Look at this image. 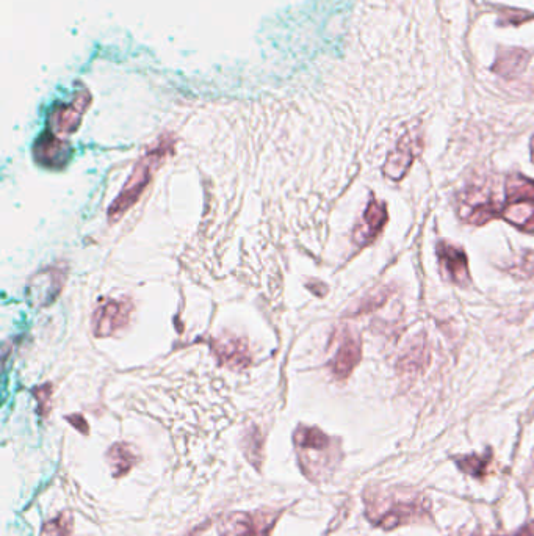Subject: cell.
<instances>
[{
  "label": "cell",
  "instance_id": "obj_2",
  "mask_svg": "<svg viewBox=\"0 0 534 536\" xmlns=\"http://www.w3.org/2000/svg\"><path fill=\"white\" fill-rule=\"evenodd\" d=\"M423 513L422 500L417 496L406 494H384L372 496L367 500V515L375 524L384 529L398 527L403 522H409L414 516Z\"/></svg>",
  "mask_w": 534,
  "mask_h": 536
},
{
  "label": "cell",
  "instance_id": "obj_7",
  "mask_svg": "<svg viewBox=\"0 0 534 536\" xmlns=\"http://www.w3.org/2000/svg\"><path fill=\"white\" fill-rule=\"evenodd\" d=\"M420 153V138L417 132H406L403 137L398 140L394 151L387 157L386 165H384V174L386 178L398 182L405 178L409 167L414 162L415 156Z\"/></svg>",
  "mask_w": 534,
  "mask_h": 536
},
{
  "label": "cell",
  "instance_id": "obj_18",
  "mask_svg": "<svg viewBox=\"0 0 534 536\" xmlns=\"http://www.w3.org/2000/svg\"><path fill=\"white\" fill-rule=\"evenodd\" d=\"M71 516L62 515L58 516L55 521L46 524L43 529V536H68L71 532Z\"/></svg>",
  "mask_w": 534,
  "mask_h": 536
},
{
  "label": "cell",
  "instance_id": "obj_16",
  "mask_svg": "<svg viewBox=\"0 0 534 536\" xmlns=\"http://www.w3.org/2000/svg\"><path fill=\"white\" fill-rule=\"evenodd\" d=\"M508 272L519 278L534 279V251H524L519 258L508 265Z\"/></svg>",
  "mask_w": 534,
  "mask_h": 536
},
{
  "label": "cell",
  "instance_id": "obj_14",
  "mask_svg": "<svg viewBox=\"0 0 534 536\" xmlns=\"http://www.w3.org/2000/svg\"><path fill=\"white\" fill-rule=\"evenodd\" d=\"M66 151L63 149L62 142L57 140H49V142H41L37 146L38 163L44 167H63L65 163Z\"/></svg>",
  "mask_w": 534,
  "mask_h": 536
},
{
  "label": "cell",
  "instance_id": "obj_17",
  "mask_svg": "<svg viewBox=\"0 0 534 536\" xmlns=\"http://www.w3.org/2000/svg\"><path fill=\"white\" fill-rule=\"evenodd\" d=\"M389 295V290L384 289V287L383 289L375 290V292L367 295V297L359 303L358 308L353 312L354 316H361V314L375 311L379 306H383L384 303H386Z\"/></svg>",
  "mask_w": 534,
  "mask_h": 536
},
{
  "label": "cell",
  "instance_id": "obj_3",
  "mask_svg": "<svg viewBox=\"0 0 534 536\" xmlns=\"http://www.w3.org/2000/svg\"><path fill=\"white\" fill-rule=\"evenodd\" d=\"M500 217L522 231L534 232V181L524 176L508 179Z\"/></svg>",
  "mask_w": 534,
  "mask_h": 536
},
{
  "label": "cell",
  "instance_id": "obj_9",
  "mask_svg": "<svg viewBox=\"0 0 534 536\" xmlns=\"http://www.w3.org/2000/svg\"><path fill=\"white\" fill-rule=\"evenodd\" d=\"M132 303L129 301H109L96 311L93 317L94 336L105 337L120 330L127 323Z\"/></svg>",
  "mask_w": 534,
  "mask_h": 536
},
{
  "label": "cell",
  "instance_id": "obj_15",
  "mask_svg": "<svg viewBox=\"0 0 534 536\" xmlns=\"http://www.w3.org/2000/svg\"><path fill=\"white\" fill-rule=\"evenodd\" d=\"M109 461L112 464L113 475L121 477V475L127 474L132 469L137 457L126 444H116L110 449Z\"/></svg>",
  "mask_w": 534,
  "mask_h": 536
},
{
  "label": "cell",
  "instance_id": "obj_8",
  "mask_svg": "<svg viewBox=\"0 0 534 536\" xmlns=\"http://www.w3.org/2000/svg\"><path fill=\"white\" fill-rule=\"evenodd\" d=\"M362 356V342L359 334L353 330H345L340 333L339 347H337L336 355L332 359L331 369L332 374L337 380H345L350 377L354 367L358 366Z\"/></svg>",
  "mask_w": 534,
  "mask_h": 536
},
{
  "label": "cell",
  "instance_id": "obj_6",
  "mask_svg": "<svg viewBox=\"0 0 534 536\" xmlns=\"http://www.w3.org/2000/svg\"><path fill=\"white\" fill-rule=\"evenodd\" d=\"M436 253L439 265H441L442 276L456 286H469V261H467V254L464 253V250L455 247L452 243L439 242Z\"/></svg>",
  "mask_w": 534,
  "mask_h": 536
},
{
  "label": "cell",
  "instance_id": "obj_19",
  "mask_svg": "<svg viewBox=\"0 0 534 536\" xmlns=\"http://www.w3.org/2000/svg\"><path fill=\"white\" fill-rule=\"evenodd\" d=\"M530 149H531V160H533V162H534V137L531 138Z\"/></svg>",
  "mask_w": 534,
  "mask_h": 536
},
{
  "label": "cell",
  "instance_id": "obj_1",
  "mask_svg": "<svg viewBox=\"0 0 534 536\" xmlns=\"http://www.w3.org/2000/svg\"><path fill=\"white\" fill-rule=\"evenodd\" d=\"M295 447L304 475L314 482L325 480L339 463V447L318 428H298Z\"/></svg>",
  "mask_w": 534,
  "mask_h": 536
},
{
  "label": "cell",
  "instance_id": "obj_5",
  "mask_svg": "<svg viewBox=\"0 0 534 536\" xmlns=\"http://www.w3.org/2000/svg\"><path fill=\"white\" fill-rule=\"evenodd\" d=\"M502 200L489 184L467 187L459 196V215L472 225H484L502 212Z\"/></svg>",
  "mask_w": 534,
  "mask_h": 536
},
{
  "label": "cell",
  "instance_id": "obj_11",
  "mask_svg": "<svg viewBox=\"0 0 534 536\" xmlns=\"http://www.w3.org/2000/svg\"><path fill=\"white\" fill-rule=\"evenodd\" d=\"M430 364V350L423 334L412 337L403 355L398 359L397 367L405 374H417Z\"/></svg>",
  "mask_w": 534,
  "mask_h": 536
},
{
  "label": "cell",
  "instance_id": "obj_4",
  "mask_svg": "<svg viewBox=\"0 0 534 536\" xmlns=\"http://www.w3.org/2000/svg\"><path fill=\"white\" fill-rule=\"evenodd\" d=\"M165 148L156 149L152 153L146 154L143 159L138 162L135 167L134 173L127 181L126 187L120 196L113 201L112 206L109 209V218L112 221L120 220L130 207L137 203L143 190L148 187L149 181H151L152 173L162 163L163 157H165Z\"/></svg>",
  "mask_w": 534,
  "mask_h": 536
},
{
  "label": "cell",
  "instance_id": "obj_10",
  "mask_svg": "<svg viewBox=\"0 0 534 536\" xmlns=\"http://www.w3.org/2000/svg\"><path fill=\"white\" fill-rule=\"evenodd\" d=\"M387 207L381 201L372 198L365 209L361 223L354 229L353 240L359 247H367L383 231L387 223Z\"/></svg>",
  "mask_w": 534,
  "mask_h": 536
},
{
  "label": "cell",
  "instance_id": "obj_13",
  "mask_svg": "<svg viewBox=\"0 0 534 536\" xmlns=\"http://www.w3.org/2000/svg\"><path fill=\"white\" fill-rule=\"evenodd\" d=\"M217 355L221 361L226 364H234V366H245L249 363L248 347L245 344H240L239 341L218 342L215 345Z\"/></svg>",
  "mask_w": 534,
  "mask_h": 536
},
{
  "label": "cell",
  "instance_id": "obj_12",
  "mask_svg": "<svg viewBox=\"0 0 534 536\" xmlns=\"http://www.w3.org/2000/svg\"><path fill=\"white\" fill-rule=\"evenodd\" d=\"M220 536H259V532L251 516L246 513H235L221 526Z\"/></svg>",
  "mask_w": 534,
  "mask_h": 536
}]
</instances>
